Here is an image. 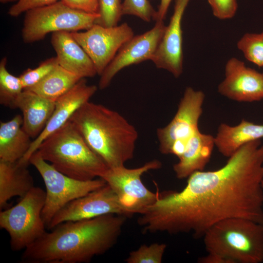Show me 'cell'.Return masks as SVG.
Listing matches in <instances>:
<instances>
[{
	"mask_svg": "<svg viewBox=\"0 0 263 263\" xmlns=\"http://www.w3.org/2000/svg\"><path fill=\"white\" fill-rule=\"evenodd\" d=\"M263 144L247 143L221 168L197 171L180 191L158 192L157 200L140 214L143 233H191L203 238L216 223L242 218L263 225Z\"/></svg>",
	"mask_w": 263,
	"mask_h": 263,
	"instance_id": "6da1fadb",
	"label": "cell"
},
{
	"mask_svg": "<svg viewBox=\"0 0 263 263\" xmlns=\"http://www.w3.org/2000/svg\"><path fill=\"white\" fill-rule=\"evenodd\" d=\"M127 216L108 214L69 221L47 231L25 248L24 263H88L113 247Z\"/></svg>",
	"mask_w": 263,
	"mask_h": 263,
	"instance_id": "7a4b0ae2",
	"label": "cell"
},
{
	"mask_svg": "<svg viewBox=\"0 0 263 263\" xmlns=\"http://www.w3.org/2000/svg\"><path fill=\"white\" fill-rule=\"evenodd\" d=\"M70 120L109 168L124 166L133 158L138 132L119 113L89 101Z\"/></svg>",
	"mask_w": 263,
	"mask_h": 263,
	"instance_id": "3957f363",
	"label": "cell"
},
{
	"mask_svg": "<svg viewBox=\"0 0 263 263\" xmlns=\"http://www.w3.org/2000/svg\"><path fill=\"white\" fill-rule=\"evenodd\" d=\"M207 254L200 263L263 262V225L242 218L222 220L203 237Z\"/></svg>",
	"mask_w": 263,
	"mask_h": 263,
	"instance_id": "277c9868",
	"label": "cell"
},
{
	"mask_svg": "<svg viewBox=\"0 0 263 263\" xmlns=\"http://www.w3.org/2000/svg\"><path fill=\"white\" fill-rule=\"evenodd\" d=\"M36 151L56 169L79 180L100 178L109 168L70 120L46 138Z\"/></svg>",
	"mask_w": 263,
	"mask_h": 263,
	"instance_id": "5b68a950",
	"label": "cell"
},
{
	"mask_svg": "<svg viewBox=\"0 0 263 263\" xmlns=\"http://www.w3.org/2000/svg\"><path fill=\"white\" fill-rule=\"evenodd\" d=\"M46 192L34 187L16 205L0 212V227L10 237L11 249H25L46 232L42 217Z\"/></svg>",
	"mask_w": 263,
	"mask_h": 263,
	"instance_id": "8992f818",
	"label": "cell"
},
{
	"mask_svg": "<svg viewBox=\"0 0 263 263\" xmlns=\"http://www.w3.org/2000/svg\"><path fill=\"white\" fill-rule=\"evenodd\" d=\"M99 14L73 8L62 0L26 12L22 29L25 43L43 39L50 33L78 32L88 30L95 23Z\"/></svg>",
	"mask_w": 263,
	"mask_h": 263,
	"instance_id": "52a82bcc",
	"label": "cell"
},
{
	"mask_svg": "<svg viewBox=\"0 0 263 263\" xmlns=\"http://www.w3.org/2000/svg\"><path fill=\"white\" fill-rule=\"evenodd\" d=\"M29 164L38 171L46 187L42 217L47 228L54 216L69 203L106 184L101 178L82 181L70 177L56 169L37 151L31 156Z\"/></svg>",
	"mask_w": 263,
	"mask_h": 263,
	"instance_id": "ba28073f",
	"label": "cell"
},
{
	"mask_svg": "<svg viewBox=\"0 0 263 263\" xmlns=\"http://www.w3.org/2000/svg\"><path fill=\"white\" fill-rule=\"evenodd\" d=\"M205 97L202 91L186 88L173 118L167 125L157 130L161 153L177 157L183 154L189 139L199 130V121Z\"/></svg>",
	"mask_w": 263,
	"mask_h": 263,
	"instance_id": "9c48e42d",
	"label": "cell"
},
{
	"mask_svg": "<svg viewBox=\"0 0 263 263\" xmlns=\"http://www.w3.org/2000/svg\"><path fill=\"white\" fill-rule=\"evenodd\" d=\"M161 167V162L154 159L134 169H128L125 166L108 168L100 178L115 192L131 216L141 214L157 200L158 192L154 193L148 189L142 182L141 176L149 170Z\"/></svg>",
	"mask_w": 263,
	"mask_h": 263,
	"instance_id": "30bf717a",
	"label": "cell"
},
{
	"mask_svg": "<svg viewBox=\"0 0 263 263\" xmlns=\"http://www.w3.org/2000/svg\"><path fill=\"white\" fill-rule=\"evenodd\" d=\"M71 33L92 59L99 75L122 45L134 36L127 23L110 27L95 23L84 32Z\"/></svg>",
	"mask_w": 263,
	"mask_h": 263,
	"instance_id": "8fae6325",
	"label": "cell"
},
{
	"mask_svg": "<svg viewBox=\"0 0 263 263\" xmlns=\"http://www.w3.org/2000/svg\"><path fill=\"white\" fill-rule=\"evenodd\" d=\"M115 214L130 216L113 189L106 184L69 203L53 218L47 228L69 221L89 219Z\"/></svg>",
	"mask_w": 263,
	"mask_h": 263,
	"instance_id": "7c38bea8",
	"label": "cell"
},
{
	"mask_svg": "<svg viewBox=\"0 0 263 263\" xmlns=\"http://www.w3.org/2000/svg\"><path fill=\"white\" fill-rule=\"evenodd\" d=\"M166 27L163 20H157L151 29L133 36L124 43L100 75L99 89L103 90L108 87L114 76L123 68L147 60H151Z\"/></svg>",
	"mask_w": 263,
	"mask_h": 263,
	"instance_id": "4fadbf2b",
	"label": "cell"
},
{
	"mask_svg": "<svg viewBox=\"0 0 263 263\" xmlns=\"http://www.w3.org/2000/svg\"><path fill=\"white\" fill-rule=\"evenodd\" d=\"M225 76L218 87L221 95L238 102L263 99V73L247 67L240 59L232 57L225 64Z\"/></svg>",
	"mask_w": 263,
	"mask_h": 263,
	"instance_id": "5bb4252c",
	"label": "cell"
},
{
	"mask_svg": "<svg viewBox=\"0 0 263 263\" xmlns=\"http://www.w3.org/2000/svg\"><path fill=\"white\" fill-rule=\"evenodd\" d=\"M97 90L96 86L89 85L85 78L81 79L72 89L56 101L53 113L41 133L33 140L31 145L19 163L28 165L29 159L39 146L50 134L68 122L74 113Z\"/></svg>",
	"mask_w": 263,
	"mask_h": 263,
	"instance_id": "9a60e30c",
	"label": "cell"
},
{
	"mask_svg": "<svg viewBox=\"0 0 263 263\" xmlns=\"http://www.w3.org/2000/svg\"><path fill=\"white\" fill-rule=\"evenodd\" d=\"M190 0H175L173 13L151 59L156 67L179 77L183 70L182 19Z\"/></svg>",
	"mask_w": 263,
	"mask_h": 263,
	"instance_id": "2e32d148",
	"label": "cell"
},
{
	"mask_svg": "<svg viewBox=\"0 0 263 263\" xmlns=\"http://www.w3.org/2000/svg\"><path fill=\"white\" fill-rule=\"evenodd\" d=\"M51 43L59 66L81 78L97 74L89 56L72 36L71 32L52 33Z\"/></svg>",
	"mask_w": 263,
	"mask_h": 263,
	"instance_id": "e0dca14e",
	"label": "cell"
},
{
	"mask_svg": "<svg viewBox=\"0 0 263 263\" xmlns=\"http://www.w3.org/2000/svg\"><path fill=\"white\" fill-rule=\"evenodd\" d=\"M54 101L31 91L23 90L15 103L22 113L23 128L33 140L43 131L55 109Z\"/></svg>",
	"mask_w": 263,
	"mask_h": 263,
	"instance_id": "ac0fdd59",
	"label": "cell"
},
{
	"mask_svg": "<svg viewBox=\"0 0 263 263\" xmlns=\"http://www.w3.org/2000/svg\"><path fill=\"white\" fill-rule=\"evenodd\" d=\"M215 146L214 136L198 130L188 141L178 162L173 166L176 177L183 179L195 171L204 170Z\"/></svg>",
	"mask_w": 263,
	"mask_h": 263,
	"instance_id": "d6986e66",
	"label": "cell"
},
{
	"mask_svg": "<svg viewBox=\"0 0 263 263\" xmlns=\"http://www.w3.org/2000/svg\"><path fill=\"white\" fill-rule=\"evenodd\" d=\"M27 165L0 160V209L6 208L13 197L21 198L34 186V179Z\"/></svg>",
	"mask_w": 263,
	"mask_h": 263,
	"instance_id": "ffe728a7",
	"label": "cell"
},
{
	"mask_svg": "<svg viewBox=\"0 0 263 263\" xmlns=\"http://www.w3.org/2000/svg\"><path fill=\"white\" fill-rule=\"evenodd\" d=\"M262 138L263 124H256L243 119L234 126L221 124L214 141L218 151L228 158L244 144Z\"/></svg>",
	"mask_w": 263,
	"mask_h": 263,
	"instance_id": "44dd1931",
	"label": "cell"
},
{
	"mask_svg": "<svg viewBox=\"0 0 263 263\" xmlns=\"http://www.w3.org/2000/svg\"><path fill=\"white\" fill-rule=\"evenodd\" d=\"M23 128V118L16 115L12 119L0 122V160L15 162L29 150L33 141Z\"/></svg>",
	"mask_w": 263,
	"mask_h": 263,
	"instance_id": "7402d4cb",
	"label": "cell"
},
{
	"mask_svg": "<svg viewBox=\"0 0 263 263\" xmlns=\"http://www.w3.org/2000/svg\"><path fill=\"white\" fill-rule=\"evenodd\" d=\"M81 79L58 65L42 80L24 90L31 91L48 99L56 101Z\"/></svg>",
	"mask_w": 263,
	"mask_h": 263,
	"instance_id": "603a6c76",
	"label": "cell"
},
{
	"mask_svg": "<svg viewBox=\"0 0 263 263\" xmlns=\"http://www.w3.org/2000/svg\"><path fill=\"white\" fill-rule=\"evenodd\" d=\"M6 64L7 57H4L0 62V103L11 109H16V101L23 88L19 76L10 74Z\"/></svg>",
	"mask_w": 263,
	"mask_h": 263,
	"instance_id": "cb8c5ba5",
	"label": "cell"
},
{
	"mask_svg": "<svg viewBox=\"0 0 263 263\" xmlns=\"http://www.w3.org/2000/svg\"><path fill=\"white\" fill-rule=\"evenodd\" d=\"M238 49L249 61L263 67V30L259 33H246L238 40Z\"/></svg>",
	"mask_w": 263,
	"mask_h": 263,
	"instance_id": "d4e9b609",
	"label": "cell"
},
{
	"mask_svg": "<svg viewBox=\"0 0 263 263\" xmlns=\"http://www.w3.org/2000/svg\"><path fill=\"white\" fill-rule=\"evenodd\" d=\"M167 247V244L163 243L142 244L130 252L125 262L127 263H161Z\"/></svg>",
	"mask_w": 263,
	"mask_h": 263,
	"instance_id": "484cf974",
	"label": "cell"
},
{
	"mask_svg": "<svg viewBox=\"0 0 263 263\" xmlns=\"http://www.w3.org/2000/svg\"><path fill=\"white\" fill-rule=\"evenodd\" d=\"M58 65L56 57H51L34 69L29 68L19 76L23 90L38 84L46 77Z\"/></svg>",
	"mask_w": 263,
	"mask_h": 263,
	"instance_id": "4316f807",
	"label": "cell"
},
{
	"mask_svg": "<svg viewBox=\"0 0 263 263\" xmlns=\"http://www.w3.org/2000/svg\"><path fill=\"white\" fill-rule=\"evenodd\" d=\"M121 0H99L100 17L95 24L110 27L117 25L122 14Z\"/></svg>",
	"mask_w": 263,
	"mask_h": 263,
	"instance_id": "83f0119b",
	"label": "cell"
},
{
	"mask_svg": "<svg viewBox=\"0 0 263 263\" xmlns=\"http://www.w3.org/2000/svg\"><path fill=\"white\" fill-rule=\"evenodd\" d=\"M122 14L136 16L146 22L156 20L157 11L148 0H124Z\"/></svg>",
	"mask_w": 263,
	"mask_h": 263,
	"instance_id": "f1b7e54d",
	"label": "cell"
},
{
	"mask_svg": "<svg viewBox=\"0 0 263 263\" xmlns=\"http://www.w3.org/2000/svg\"><path fill=\"white\" fill-rule=\"evenodd\" d=\"M213 15L220 19L232 18L235 15L238 3L236 0H207Z\"/></svg>",
	"mask_w": 263,
	"mask_h": 263,
	"instance_id": "f546056e",
	"label": "cell"
},
{
	"mask_svg": "<svg viewBox=\"0 0 263 263\" xmlns=\"http://www.w3.org/2000/svg\"><path fill=\"white\" fill-rule=\"evenodd\" d=\"M60 0H18L9 9L8 14L13 17L19 16L29 10L47 6Z\"/></svg>",
	"mask_w": 263,
	"mask_h": 263,
	"instance_id": "4dcf8cb0",
	"label": "cell"
},
{
	"mask_svg": "<svg viewBox=\"0 0 263 263\" xmlns=\"http://www.w3.org/2000/svg\"><path fill=\"white\" fill-rule=\"evenodd\" d=\"M68 6L87 13L99 14V0H61Z\"/></svg>",
	"mask_w": 263,
	"mask_h": 263,
	"instance_id": "1f68e13d",
	"label": "cell"
},
{
	"mask_svg": "<svg viewBox=\"0 0 263 263\" xmlns=\"http://www.w3.org/2000/svg\"><path fill=\"white\" fill-rule=\"evenodd\" d=\"M172 0H160L157 11V20H163L167 15L169 6Z\"/></svg>",
	"mask_w": 263,
	"mask_h": 263,
	"instance_id": "d6a6232c",
	"label": "cell"
},
{
	"mask_svg": "<svg viewBox=\"0 0 263 263\" xmlns=\"http://www.w3.org/2000/svg\"><path fill=\"white\" fill-rule=\"evenodd\" d=\"M17 0H0V1L1 3H7L9 2L16 1Z\"/></svg>",
	"mask_w": 263,
	"mask_h": 263,
	"instance_id": "836d02e7",
	"label": "cell"
},
{
	"mask_svg": "<svg viewBox=\"0 0 263 263\" xmlns=\"http://www.w3.org/2000/svg\"><path fill=\"white\" fill-rule=\"evenodd\" d=\"M262 188L263 189V180L262 182Z\"/></svg>",
	"mask_w": 263,
	"mask_h": 263,
	"instance_id": "e575fe53",
	"label": "cell"
}]
</instances>
